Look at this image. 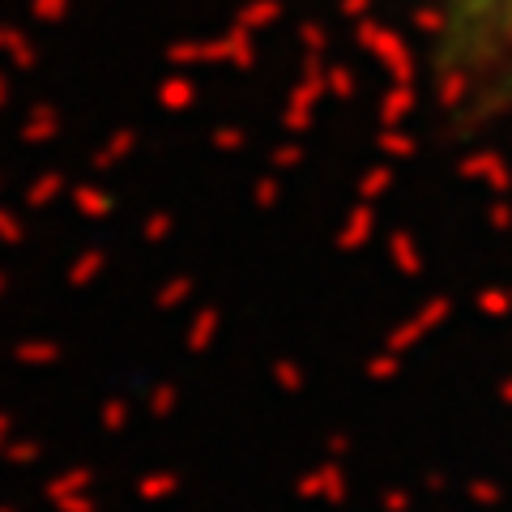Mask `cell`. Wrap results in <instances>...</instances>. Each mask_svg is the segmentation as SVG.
<instances>
[{
  "mask_svg": "<svg viewBox=\"0 0 512 512\" xmlns=\"http://www.w3.org/2000/svg\"><path fill=\"white\" fill-rule=\"evenodd\" d=\"M440 103L461 124L512 111V0H419Z\"/></svg>",
  "mask_w": 512,
  "mask_h": 512,
  "instance_id": "obj_1",
  "label": "cell"
}]
</instances>
